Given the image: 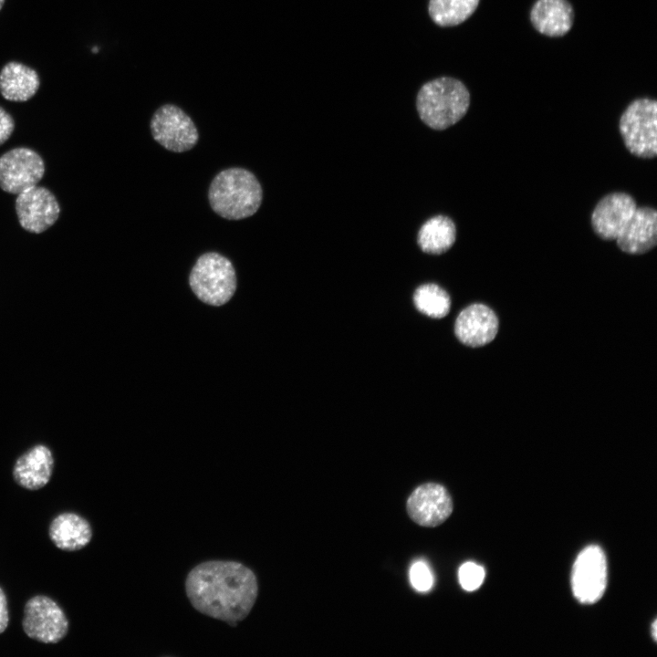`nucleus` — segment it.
<instances>
[{
	"mask_svg": "<svg viewBox=\"0 0 657 657\" xmlns=\"http://www.w3.org/2000/svg\"><path fill=\"white\" fill-rule=\"evenodd\" d=\"M185 589L198 611L235 626L252 610L258 586L255 573L245 565L212 560L197 565L189 572Z\"/></svg>",
	"mask_w": 657,
	"mask_h": 657,
	"instance_id": "f257e3e1",
	"label": "nucleus"
},
{
	"mask_svg": "<svg viewBox=\"0 0 657 657\" xmlns=\"http://www.w3.org/2000/svg\"><path fill=\"white\" fill-rule=\"evenodd\" d=\"M208 199L214 212L221 217L240 220L257 212L263 191L253 172L234 167L215 175L209 186Z\"/></svg>",
	"mask_w": 657,
	"mask_h": 657,
	"instance_id": "f03ea898",
	"label": "nucleus"
},
{
	"mask_svg": "<svg viewBox=\"0 0 657 657\" xmlns=\"http://www.w3.org/2000/svg\"><path fill=\"white\" fill-rule=\"evenodd\" d=\"M470 106L465 85L454 78L442 77L423 84L416 97L420 119L433 130H445L458 122Z\"/></svg>",
	"mask_w": 657,
	"mask_h": 657,
	"instance_id": "7ed1b4c3",
	"label": "nucleus"
},
{
	"mask_svg": "<svg viewBox=\"0 0 657 657\" xmlns=\"http://www.w3.org/2000/svg\"><path fill=\"white\" fill-rule=\"evenodd\" d=\"M189 285L203 303L222 306L236 290V275L231 261L216 252L200 256L189 276Z\"/></svg>",
	"mask_w": 657,
	"mask_h": 657,
	"instance_id": "20e7f679",
	"label": "nucleus"
},
{
	"mask_svg": "<svg viewBox=\"0 0 657 657\" xmlns=\"http://www.w3.org/2000/svg\"><path fill=\"white\" fill-rule=\"evenodd\" d=\"M620 133L627 150L639 158L652 159L657 154V101L649 98L633 100L619 122Z\"/></svg>",
	"mask_w": 657,
	"mask_h": 657,
	"instance_id": "39448f33",
	"label": "nucleus"
},
{
	"mask_svg": "<svg viewBox=\"0 0 657 657\" xmlns=\"http://www.w3.org/2000/svg\"><path fill=\"white\" fill-rule=\"evenodd\" d=\"M22 626L29 638L44 643H57L67 635L68 620L55 600L37 595L26 601Z\"/></svg>",
	"mask_w": 657,
	"mask_h": 657,
	"instance_id": "423d86ee",
	"label": "nucleus"
},
{
	"mask_svg": "<svg viewBox=\"0 0 657 657\" xmlns=\"http://www.w3.org/2000/svg\"><path fill=\"white\" fill-rule=\"evenodd\" d=\"M150 127L153 139L173 152L190 151L198 141L199 135L194 122L173 104L161 106L153 113Z\"/></svg>",
	"mask_w": 657,
	"mask_h": 657,
	"instance_id": "0eeeda50",
	"label": "nucleus"
},
{
	"mask_svg": "<svg viewBox=\"0 0 657 657\" xmlns=\"http://www.w3.org/2000/svg\"><path fill=\"white\" fill-rule=\"evenodd\" d=\"M42 157L27 147H16L0 156V188L8 193L18 194L36 185L44 177Z\"/></svg>",
	"mask_w": 657,
	"mask_h": 657,
	"instance_id": "6e6552de",
	"label": "nucleus"
},
{
	"mask_svg": "<svg viewBox=\"0 0 657 657\" xmlns=\"http://www.w3.org/2000/svg\"><path fill=\"white\" fill-rule=\"evenodd\" d=\"M15 208L22 228L33 234L50 228L60 214V205L54 193L37 184L17 194Z\"/></svg>",
	"mask_w": 657,
	"mask_h": 657,
	"instance_id": "1a4fd4ad",
	"label": "nucleus"
},
{
	"mask_svg": "<svg viewBox=\"0 0 657 657\" xmlns=\"http://www.w3.org/2000/svg\"><path fill=\"white\" fill-rule=\"evenodd\" d=\"M607 586V562L598 546H589L578 556L572 570V589L581 603L590 604L600 600Z\"/></svg>",
	"mask_w": 657,
	"mask_h": 657,
	"instance_id": "9d476101",
	"label": "nucleus"
},
{
	"mask_svg": "<svg viewBox=\"0 0 657 657\" xmlns=\"http://www.w3.org/2000/svg\"><path fill=\"white\" fill-rule=\"evenodd\" d=\"M453 500L444 486L436 483L419 485L410 495L406 509L419 526L434 527L443 524L453 512Z\"/></svg>",
	"mask_w": 657,
	"mask_h": 657,
	"instance_id": "9b49d317",
	"label": "nucleus"
},
{
	"mask_svg": "<svg viewBox=\"0 0 657 657\" xmlns=\"http://www.w3.org/2000/svg\"><path fill=\"white\" fill-rule=\"evenodd\" d=\"M637 209L634 199L626 193H611L602 197L591 214V225L603 240H616Z\"/></svg>",
	"mask_w": 657,
	"mask_h": 657,
	"instance_id": "f8f14e48",
	"label": "nucleus"
},
{
	"mask_svg": "<svg viewBox=\"0 0 657 657\" xmlns=\"http://www.w3.org/2000/svg\"><path fill=\"white\" fill-rule=\"evenodd\" d=\"M498 330L495 312L485 305L472 304L455 319L454 333L464 345L477 348L491 342Z\"/></svg>",
	"mask_w": 657,
	"mask_h": 657,
	"instance_id": "ddd939ff",
	"label": "nucleus"
},
{
	"mask_svg": "<svg viewBox=\"0 0 657 657\" xmlns=\"http://www.w3.org/2000/svg\"><path fill=\"white\" fill-rule=\"evenodd\" d=\"M618 247L624 253L641 255L657 244V212L652 207H637L621 233L616 238Z\"/></svg>",
	"mask_w": 657,
	"mask_h": 657,
	"instance_id": "4468645a",
	"label": "nucleus"
},
{
	"mask_svg": "<svg viewBox=\"0 0 657 657\" xmlns=\"http://www.w3.org/2000/svg\"><path fill=\"white\" fill-rule=\"evenodd\" d=\"M54 468L51 450L45 444H36L16 461L13 467L15 482L28 490L44 487L50 480Z\"/></svg>",
	"mask_w": 657,
	"mask_h": 657,
	"instance_id": "2eb2a0df",
	"label": "nucleus"
},
{
	"mask_svg": "<svg viewBox=\"0 0 657 657\" xmlns=\"http://www.w3.org/2000/svg\"><path fill=\"white\" fill-rule=\"evenodd\" d=\"M530 21L542 35L562 36L573 26L574 10L568 0H537L530 10Z\"/></svg>",
	"mask_w": 657,
	"mask_h": 657,
	"instance_id": "dca6fc26",
	"label": "nucleus"
},
{
	"mask_svg": "<svg viewBox=\"0 0 657 657\" xmlns=\"http://www.w3.org/2000/svg\"><path fill=\"white\" fill-rule=\"evenodd\" d=\"M39 87L38 73L26 64L9 61L0 70V93L6 100L27 101L36 94Z\"/></svg>",
	"mask_w": 657,
	"mask_h": 657,
	"instance_id": "f3484780",
	"label": "nucleus"
},
{
	"mask_svg": "<svg viewBox=\"0 0 657 657\" xmlns=\"http://www.w3.org/2000/svg\"><path fill=\"white\" fill-rule=\"evenodd\" d=\"M48 535L54 545L64 551H77L86 547L92 538V528L81 516L65 512L50 523Z\"/></svg>",
	"mask_w": 657,
	"mask_h": 657,
	"instance_id": "a211bd4d",
	"label": "nucleus"
},
{
	"mask_svg": "<svg viewBox=\"0 0 657 657\" xmlns=\"http://www.w3.org/2000/svg\"><path fill=\"white\" fill-rule=\"evenodd\" d=\"M455 239V224L445 215H436L427 220L417 235V243L422 251L433 255H441L448 251Z\"/></svg>",
	"mask_w": 657,
	"mask_h": 657,
	"instance_id": "6ab92c4d",
	"label": "nucleus"
},
{
	"mask_svg": "<svg viewBox=\"0 0 657 657\" xmlns=\"http://www.w3.org/2000/svg\"><path fill=\"white\" fill-rule=\"evenodd\" d=\"M480 0H430L428 12L440 26H454L467 20L476 10Z\"/></svg>",
	"mask_w": 657,
	"mask_h": 657,
	"instance_id": "aec40b11",
	"label": "nucleus"
},
{
	"mask_svg": "<svg viewBox=\"0 0 657 657\" xmlns=\"http://www.w3.org/2000/svg\"><path fill=\"white\" fill-rule=\"evenodd\" d=\"M413 302L418 311L433 318L445 317L451 308L448 293L436 284L418 287L413 294Z\"/></svg>",
	"mask_w": 657,
	"mask_h": 657,
	"instance_id": "412c9836",
	"label": "nucleus"
},
{
	"mask_svg": "<svg viewBox=\"0 0 657 657\" xmlns=\"http://www.w3.org/2000/svg\"><path fill=\"white\" fill-rule=\"evenodd\" d=\"M485 575L484 568L474 562L464 563L458 572L459 582L467 591L477 589L483 583Z\"/></svg>",
	"mask_w": 657,
	"mask_h": 657,
	"instance_id": "4be33fe9",
	"label": "nucleus"
},
{
	"mask_svg": "<svg viewBox=\"0 0 657 657\" xmlns=\"http://www.w3.org/2000/svg\"><path fill=\"white\" fill-rule=\"evenodd\" d=\"M410 580L413 588L419 591L429 590L433 584V577L428 566L422 562H415L410 569Z\"/></svg>",
	"mask_w": 657,
	"mask_h": 657,
	"instance_id": "5701e85b",
	"label": "nucleus"
},
{
	"mask_svg": "<svg viewBox=\"0 0 657 657\" xmlns=\"http://www.w3.org/2000/svg\"><path fill=\"white\" fill-rule=\"evenodd\" d=\"M14 130V118L2 106H0V146L11 137Z\"/></svg>",
	"mask_w": 657,
	"mask_h": 657,
	"instance_id": "b1692460",
	"label": "nucleus"
},
{
	"mask_svg": "<svg viewBox=\"0 0 657 657\" xmlns=\"http://www.w3.org/2000/svg\"><path fill=\"white\" fill-rule=\"evenodd\" d=\"M9 622L7 600L4 590L0 588V634L3 633Z\"/></svg>",
	"mask_w": 657,
	"mask_h": 657,
	"instance_id": "393cba45",
	"label": "nucleus"
},
{
	"mask_svg": "<svg viewBox=\"0 0 657 657\" xmlns=\"http://www.w3.org/2000/svg\"><path fill=\"white\" fill-rule=\"evenodd\" d=\"M656 624H657V621H656V620H655L653 621V623H652V637H653V639H654L655 641H656V636H657V632H656V631H657V626H656Z\"/></svg>",
	"mask_w": 657,
	"mask_h": 657,
	"instance_id": "a878e982",
	"label": "nucleus"
},
{
	"mask_svg": "<svg viewBox=\"0 0 657 657\" xmlns=\"http://www.w3.org/2000/svg\"><path fill=\"white\" fill-rule=\"evenodd\" d=\"M5 2V0H0V10H1L2 7L4 6Z\"/></svg>",
	"mask_w": 657,
	"mask_h": 657,
	"instance_id": "bb28decb",
	"label": "nucleus"
}]
</instances>
